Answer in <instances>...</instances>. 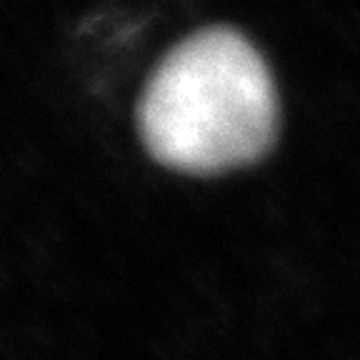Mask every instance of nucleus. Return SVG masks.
I'll use <instances>...</instances> for the list:
<instances>
[{"instance_id": "nucleus-1", "label": "nucleus", "mask_w": 360, "mask_h": 360, "mask_svg": "<svg viewBox=\"0 0 360 360\" xmlns=\"http://www.w3.org/2000/svg\"><path fill=\"white\" fill-rule=\"evenodd\" d=\"M138 130L155 163L213 175L255 163L278 135L268 63L236 28L208 25L175 43L138 103Z\"/></svg>"}]
</instances>
